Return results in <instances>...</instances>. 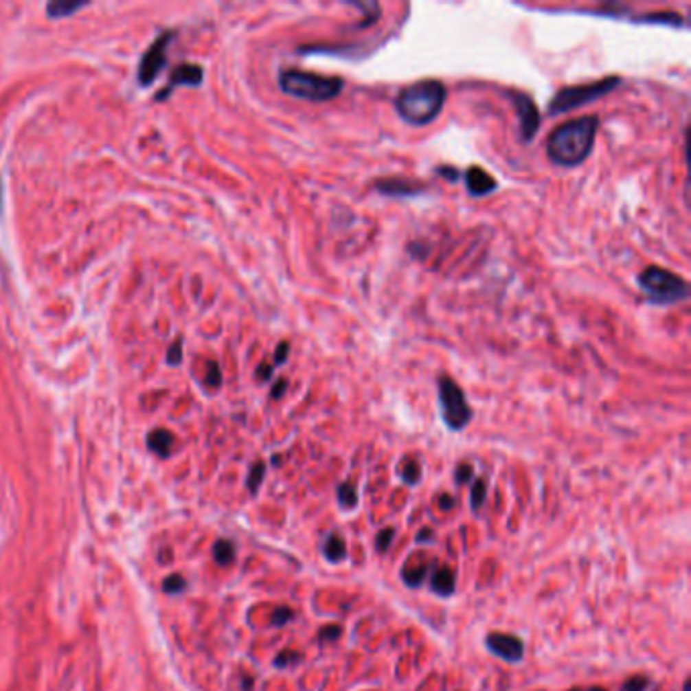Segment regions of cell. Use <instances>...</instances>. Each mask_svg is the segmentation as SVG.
I'll use <instances>...</instances> for the list:
<instances>
[{
    "label": "cell",
    "instance_id": "cell-31",
    "mask_svg": "<svg viewBox=\"0 0 691 691\" xmlns=\"http://www.w3.org/2000/svg\"><path fill=\"white\" fill-rule=\"evenodd\" d=\"M166 361H168L170 365H179V363L183 361V343H181V339H177V341L168 347Z\"/></svg>",
    "mask_w": 691,
    "mask_h": 691
},
{
    "label": "cell",
    "instance_id": "cell-40",
    "mask_svg": "<svg viewBox=\"0 0 691 691\" xmlns=\"http://www.w3.org/2000/svg\"><path fill=\"white\" fill-rule=\"evenodd\" d=\"M588 691H607V690H604V688H590Z\"/></svg>",
    "mask_w": 691,
    "mask_h": 691
},
{
    "label": "cell",
    "instance_id": "cell-24",
    "mask_svg": "<svg viewBox=\"0 0 691 691\" xmlns=\"http://www.w3.org/2000/svg\"><path fill=\"white\" fill-rule=\"evenodd\" d=\"M341 635H343V626L332 622V624H325V626L319 631L317 641H319L321 645H332V643H337V641L341 639Z\"/></svg>",
    "mask_w": 691,
    "mask_h": 691
},
{
    "label": "cell",
    "instance_id": "cell-17",
    "mask_svg": "<svg viewBox=\"0 0 691 691\" xmlns=\"http://www.w3.org/2000/svg\"><path fill=\"white\" fill-rule=\"evenodd\" d=\"M337 503L343 511H353L359 505V492L355 483L345 481L337 487Z\"/></svg>",
    "mask_w": 691,
    "mask_h": 691
},
{
    "label": "cell",
    "instance_id": "cell-14",
    "mask_svg": "<svg viewBox=\"0 0 691 691\" xmlns=\"http://www.w3.org/2000/svg\"><path fill=\"white\" fill-rule=\"evenodd\" d=\"M347 541L341 533H330L323 541V556L330 564H339L347 560Z\"/></svg>",
    "mask_w": 691,
    "mask_h": 691
},
{
    "label": "cell",
    "instance_id": "cell-30",
    "mask_svg": "<svg viewBox=\"0 0 691 691\" xmlns=\"http://www.w3.org/2000/svg\"><path fill=\"white\" fill-rule=\"evenodd\" d=\"M207 385L209 387L221 385V369L215 361H207Z\"/></svg>",
    "mask_w": 691,
    "mask_h": 691
},
{
    "label": "cell",
    "instance_id": "cell-16",
    "mask_svg": "<svg viewBox=\"0 0 691 691\" xmlns=\"http://www.w3.org/2000/svg\"><path fill=\"white\" fill-rule=\"evenodd\" d=\"M398 477L402 479V483L407 487H416L422 481V464L418 458L406 456L400 466H398Z\"/></svg>",
    "mask_w": 691,
    "mask_h": 691
},
{
    "label": "cell",
    "instance_id": "cell-41",
    "mask_svg": "<svg viewBox=\"0 0 691 691\" xmlns=\"http://www.w3.org/2000/svg\"><path fill=\"white\" fill-rule=\"evenodd\" d=\"M569 691H582V690H578V688H571V690H569Z\"/></svg>",
    "mask_w": 691,
    "mask_h": 691
},
{
    "label": "cell",
    "instance_id": "cell-37",
    "mask_svg": "<svg viewBox=\"0 0 691 691\" xmlns=\"http://www.w3.org/2000/svg\"><path fill=\"white\" fill-rule=\"evenodd\" d=\"M286 387H288V381H286V379H278V381L274 383V387H272V398H274V400H280V398L284 396Z\"/></svg>",
    "mask_w": 691,
    "mask_h": 691
},
{
    "label": "cell",
    "instance_id": "cell-27",
    "mask_svg": "<svg viewBox=\"0 0 691 691\" xmlns=\"http://www.w3.org/2000/svg\"><path fill=\"white\" fill-rule=\"evenodd\" d=\"M650 688V679L647 675L643 673H637V675H631L624 683L620 691H647Z\"/></svg>",
    "mask_w": 691,
    "mask_h": 691
},
{
    "label": "cell",
    "instance_id": "cell-5",
    "mask_svg": "<svg viewBox=\"0 0 691 691\" xmlns=\"http://www.w3.org/2000/svg\"><path fill=\"white\" fill-rule=\"evenodd\" d=\"M620 82L622 80L618 76H610V78L598 80V82L566 85L552 98V102L547 106V112H550V116H560V114H568L571 110H578L582 106H588V104L609 95L610 91H614L620 85Z\"/></svg>",
    "mask_w": 691,
    "mask_h": 691
},
{
    "label": "cell",
    "instance_id": "cell-9",
    "mask_svg": "<svg viewBox=\"0 0 691 691\" xmlns=\"http://www.w3.org/2000/svg\"><path fill=\"white\" fill-rule=\"evenodd\" d=\"M485 645L495 657H499L507 663H519L525 655L523 641L519 637L507 635V633H490L485 639Z\"/></svg>",
    "mask_w": 691,
    "mask_h": 691
},
{
    "label": "cell",
    "instance_id": "cell-32",
    "mask_svg": "<svg viewBox=\"0 0 691 691\" xmlns=\"http://www.w3.org/2000/svg\"><path fill=\"white\" fill-rule=\"evenodd\" d=\"M288 353H290V343L288 341H282L276 351H274V365H284L286 359H288Z\"/></svg>",
    "mask_w": 691,
    "mask_h": 691
},
{
    "label": "cell",
    "instance_id": "cell-34",
    "mask_svg": "<svg viewBox=\"0 0 691 691\" xmlns=\"http://www.w3.org/2000/svg\"><path fill=\"white\" fill-rule=\"evenodd\" d=\"M436 174H442L446 181H452V183L458 181V177H460V172H458L454 166H438V168H436Z\"/></svg>",
    "mask_w": 691,
    "mask_h": 691
},
{
    "label": "cell",
    "instance_id": "cell-2",
    "mask_svg": "<svg viewBox=\"0 0 691 691\" xmlns=\"http://www.w3.org/2000/svg\"><path fill=\"white\" fill-rule=\"evenodd\" d=\"M446 98V85L440 80H420L400 89L396 95V112L409 126H426L438 118Z\"/></svg>",
    "mask_w": 691,
    "mask_h": 691
},
{
    "label": "cell",
    "instance_id": "cell-15",
    "mask_svg": "<svg viewBox=\"0 0 691 691\" xmlns=\"http://www.w3.org/2000/svg\"><path fill=\"white\" fill-rule=\"evenodd\" d=\"M430 568L432 564L426 562H407L406 566L402 568V580L407 588H420L426 578L430 576Z\"/></svg>",
    "mask_w": 691,
    "mask_h": 691
},
{
    "label": "cell",
    "instance_id": "cell-25",
    "mask_svg": "<svg viewBox=\"0 0 691 691\" xmlns=\"http://www.w3.org/2000/svg\"><path fill=\"white\" fill-rule=\"evenodd\" d=\"M300 661H302V655H300L298 650L284 649L276 655V659H274V665H276L278 669H286V667H296Z\"/></svg>",
    "mask_w": 691,
    "mask_h": 691
},
{
    "label": "cell",
    "instance_id": "cell-21",
    "mask_svg": "<svg viewBox=\"0 0 691 691\" xmlns=\"http://www.w3.org/2000/svg\"><path fill=\"white\" fill-rule=\"evenodd\" d=\"M487 501V481L485 479H475L471 487V509L473 513H479Z\"/></svg>",
    "mask_w": 691,
    "mask_h": 691
},
{
    "label": "cell",
    "instance_id": "cell-7",
    "mask_svg": "<svg viewBox=\"0 0 691 691\" xmlns=\"http://www.w3.org/2000/svg\"><path fill=\"white\" fill-rule=\"evenodd\" d=\"M172 37L174 35L170 31H166L142 55L140 65H138V80H140L142 85L152 83L155 78L161 73V69H163L164 63H166V49H168V43L172 41Z\"/></svg>",
    "mask_w": 691,
    "mask_h": 691
},
{
    "label": "cell",
    "instance_id": "cell-23",
    "mask_svg": "<svg viewBox=\"0 0 691 691\" xmlns=\"http://www.w3.org/2000/svg\"><path fill=\"white\" fill-rule=\"evenodd\" d=\"M264 477H266V464L264 462H256L249 468V475H247V488H249V492L256 495L260 490V485L264 483Z\"/></svg>",
    "mask_w": 691,
    "mask_h": 691
},
{
    "label": "cell",
    "instance_id": "cell-13",
    "mask_svg": "<svg viewBox=\"0 0 691 691\" xmlns=\"http://www.w3.org/2000/svg\"><path fill=\"white\" fill-rule=\"evenodd\" d=\"M201 80H203V67L201 65H197V63H183V65H179L170 73V87H174V85H199ZM168 89L164 93H168ZM164 93H159V98L164 95Z\"/></svg>",
    "mask_w": 691,
    "mask_h": 691
},
{
    "label": "cell",
    "instance_id": "cell-35",
    "mask_svg": "<svg viewBox=\"0 0 691 691\" xmlns=\"http://www.w3.org/2000/svg\"><path fill=\"white\" fill-rule=\"evenodd\" d=\"M272 371H274V365H270V363H262V365H258V369H256V377H258L260 381H268V379L272 377Z\"/></svg>",
    "mask_w": 691,
    "mask_h": 691
},
{
    "label": "cell",
    "instance_id": "cell-6",
    "mask_svg": "<svg viewBox=\"0 0 691 691\" xmlns=\"http://www.w3.org/2000/svg\"><path fill=\"white\" fill-rule=\"evenodd\" d=\"M438 402H440L442 422L448 430L460 432L471 424L473 407L468 406V400L462 387L448 375L438 377Z\"/></svg>",
    "mask_w": 691,
    "mask_h": 691
},
{
    "label": "cell",
    "instance_id": "cell-4",
    "mask_svg": "<svg viewBox=\"0 0 691 691\" xmlns=\"http://www.w3.org/2000/svg\"><path fill=\"white\" fill-rule=\"evenodd\" d=\"M637 284L641 288V292L647 296L650 304H657V306H671V304L686 302L690 298L688 280H683L679 274H673L671 270H665V268H659V266L645 268L639 274Z\"/></svg>",
    "mask_w": 691,
    "mask_h": 691
},
{
    "label": "cell",
    "instance_id": "cell-39",
    "mask_svg": "<svg viewBox=\"0 0 691 691\" xmlns=\"http://www.w3.org/2000/svg\"><path fill=\"white\" fill-rule=\"evenodd\" d=\"M683 691H690V679H686V686H683Z\"/></svg>",
    "mask_w": 691,
    "mask_h": 691
},
{
    "label": "cell",
    "instance_id": "cell-33",
    "mask_svg": "<svg viewBox=\"0 0 691 691\" xmlns=\"http://www.w3.org/2000/svg\"><path fill=\"white\" fill-rule=\"evenodd\" d=\"M434 531L430 528H422L416 533V543H432L434 541Z\"/></svg>",
    "mask_w": 691,
    "mask_h": 691
},
{
    "label": "cell",
    "instance_id": "cell-11",
    "mask_svg": "<svg viewBox=\"0 0 691 691\" xmlns=\"http://www.w3.org/2000/svg\"><path fill=\"white\" fill-rule=\"evenodd\" d=\"M464 185H466V191L473 197H485L488 193L497 191V187H499L497 181L481 166H468L464 170Z\"/></svg>",
    "mask_w": 691,
    "mask_h": 691
},
{
    "label": "cell",
    "instance_id": "cell-19",
    "mask_svg": "<svg viewBox=\"0 0 691 691\" xmlns=\"http://www.w3.org/2000/svg\"><path fill=\"white\" fill-rule=\"evenodd\" d=\"M85 2L82 0H55V2H49L47 4V14L51 19H61L65 14H71L76 10H80Z\"/></svg>",
    "mask_w": 691,
    "mask_h": 691
},
{
    "label": "cell",
    "instance_id": "cell-26",
    "mask_svg": "<svg viewBox=\"0 0 691 691\" xmlns=\"http://www.w3.org/2000/svg\"><path fill=\"white\" fill-rule=\"evenodd\" d=\"M394 539H396V529L394 528L379 529L377 535H375V550H377L379 554H385V552L392 547Z\"/></svg>",
    "mask_w": 691,
    "mask_h": 691
},
{
    "label": "cell",
    "instance_id": "cell-3",
    "mask_svg": "<svg viewBox=\"0 0 691 691\" xmlns=\"http://www.w3.org/2000/svg\"><path fill=\"white\" fill-rule=\"evenodd\" d=\"M278 85L288 95L306 102H330L345 89V82L341 78L319 76L302 69H282L278 76Z\"/></svg>",
    "mask_w": 691,
    "mask_h": 691
},
{
    "label": "cell",
    "instance_id": "cell-28",
    "mask_svg": "<svg viewBox=\"0 0 691 691\" xmlns=\"http://www.w3.org/2000/svg\"><path fill=\"white\" fill-rule=\"evenodd\" d=\"M475 479V466L471 462H460L454 471V481L456 485H468L471 481Z\"/></svg>",
    "mask_w": 691,
    "mask_h": 691
},
{
    "label": "cell",
    "instance_id": "cell-10",
    "mask_svg": "<svg viewBox=\"0 0 691 691\" xmlns=\"http://www.w3.org/2000/svg\"><path fill=\"white\" fill-rule=\"evenodd\" d=\"M373 189L381 193L383 197H394V199H414L426 193V187L420 183H414L409 179H400V177H387V179H377L373 183Z\"/></svg>",
    "mask_w": 691,
    "mask_h": 691
},
{
    "label": "cell",
    "instance_id": "cell-12",
    "mask_svg": "<svg viewBox=\"0 0 691 691\" xmlns=\"http://www.w3.org/2000/svg\"><path fill=\"white\" fill-rule=\"evenodd\" d=\"M430 590L440 596V598H450L456 590V576H454V569L448 568V566H438L432 562V568H430Z\"/></svg>",
    "mask_w": 691,
    "mask_h": 691
},
{
    "label": "cell",
    "instance_id": "cell-1",
    "mask_svg": "<svg viewBox=\"0 0 691 691\" xmlns=\"http://www.w3.org/2000/svg\"><path fill=\"white\" fill-rule=\"evenodd\" d=\"M600 120L598 116H580L560 124L547 136L545 152L547 159L558 166H578L594 150Z\"/></svg>",
    "mask_w": 691,
    "mask_h": 691
},
{
    "label": "cell",
    "instance_id": "cell-38",
    "mask_svg": "<svg viewBox=\"0 0 691 691\" xmlns=\"http://www.w3.org/2000/svg\"><path fill=\"white\" fill-rule=\"evenodd\" d=\"M164 588H166L168 592H177V590H181V588H183V580H181L179 576H172L170 580H166Z\"/></svg>",
    "mask_w": 691,
    "mask_h": 691
},
{
    "label": "cell",
    "instance_id": "cell-29",
    "mask_svg": "<svg viewBox=\"0 0 691 691\" xmlns=\"http://www.w3.org/2000/svg\"><path fill=\"white\" fill-rule=\"evenodd\" d=\"M296 618V612L292 609H288V607H278V609L274 610L272 612V626H286V624H290L292 620Z\"/></svg>",
    "mask_w": 691,
    "mask_h": 691
},
{
    "label": "cell",
    "instance_id": "cell-8",
    "mask_svg": "<svg viewBox=\"0 0 691 691\" xmlns=\"http://www.w3.org/2000/svg\"><path fill=\"white\" fill-rule=\"evenodd\" d=\"M511 102L513 108L517 112L519 118V132H521V140L523 142H531L541 126V114L537 104L533 102V98L523 93V91H511Z\"/></svg>",
    "mask_w": 691,
    "mask_h": 691
},
{
    "label": "cell",
    "instance_id": "cell-18",
    "mask_svg": "<svg viewBox=\"0 0 691 691\" xmlns=\"http://www.w3.org/2000/svg\"><path fill=\"white\" fill-rule=\"evenodd\" d=\"M174 444V438L168 430H155L148 434V446L159 456H168Z\"/></svg>",
    "mask_w": 691,
    "mask_h": 691
},
{
    "label": "cell",
    "instance_id": "cell-22",
    "mask_svg": "<svg viewBox=\"0 0 691 691\" xmlns=\"http://www.w3.org/2000/svg\"><path fill=\"white\" fill-rule=\"evenodd\" d=\"M213 556H215L217 564H221V566H227V564H231V562H234V558H236V547H234V543H231V541H227V539H221V541H217V543H215Z\"/></svg>",
    "mask_w": 691,
    "mask_h": 691
},
{
    "label": "cell",
    "instance_id": "cell-20",
    "mask_svg": "<svg viewBox=\"0 0 691 691\" xmlns=\"http://www.w3.org/2000/svg\"><path fill=\"white\" fill-rule=\"evenodd\" d=\"M637 23H649V25H669V27H686L683 19L677 12H653L637 19Z\"/></svg>",
    "mask_w": 691,
    "mask_h": 691
},
{
    "label": "cell",
    "instance_id": "cell-36",
    "mask_svg": "<svg viewBox=\"0 0 691 691\" xmlns=\"http://www.w3.org/2000/svg\"><path fill=\"white\" fill-rule=\"evenodd\" d=\"M438 505H440L442 511H452L456 507V499L452 495H448V492H442L440 499H438Z\"/></svg>",
    "mask_w": 691,
    "mask_h": 691
}]
</instances>
